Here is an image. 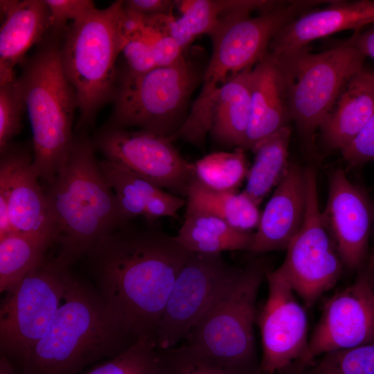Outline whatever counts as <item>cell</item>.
<instances>
[{"label": "cell", "mask_w": 374, "mask_h": 374, "mask_svg": "<svg viewBox=\"0 0 374 374\" xmlns=\"http://www.w3.org/2000/svg\"><path fill=\"white\" fill-rule=\"evenodd\" d=\"M193 252L175 236L130 223L86 254L96 291L136 340L156 333L172 285Z\"/></svg>", "instance_id": "obj_1"}, {"label": "cell", "mask_w": 374, "mask_h": 374, "mask_svg": "<svg viewBox=\"0 0 374 374\" xmlns=\"http://www.w3.org/2000/svg\"><path fill=\"white\" fill-rule=\"evenodd\" d=\"M87 136H74L66 164L44 188L55 227V258L69 266L103 238L130 223Z\"/></svg>", "instance_id": "obj_2"}, {"label": "cell", "mask_w": 374, "mask_h": 374, "mask_svg": "<svg viewBox=\"0 0 374 374\" xmlns=\"http://www.w3.org/2000/svg\"><path fill=\"white\" fill-rule=\"evenodd\" d=\"M136 341L96 290L73 275L50 329L20 364V374H79Z\"/></svg>", "instance_id": "obj_3"}, {"label": "cell", "mask_w": 374, "mask_h": 374, "mask_svg": "<svg viewBox=\"0 0 374 374\" xmlns=\"http://www.w3.org/2000/svg\"><path fill=\"white\" fill-rule=\"evenodd\" d=\"M29 118L33 165L46 186L66 164L72 148L75 91L61 64L57 44H45L26 64L19 78Z\"/></svg>", "instance_id": "obj_4"}, {"label": "cell", "mask_w": 374, "mask_h": 374, "mask_svg": "<svg viewBox=\"0 0 374 374\" xmlns=\"http://www.w3.org/2000/svg\"><path fill=\"white\" fill-rule=\"evenodd\" d=\"M268 271L260 259L237 268L192 328L186 344L223 368L260 370L254 322L258 290Z\"/></svg>", "instance_id": "obj_5"}, {"label": "cell", "mask_w": 374, "mask_h": 374, "mask_svg": "<svg viewBox=\"0 0 374 374\" xmlns=\"http://www.w3.org/2000/svg\"><path fill=\"white\" fill-rule=\"evenodd\" d=\"M123 1L95 8L73 21L60 47L64 73L73 87L80 113L76 130L93 125L100 109L113 100L118 78L116 62L125 39L121 28Z\"/></svg>", "instance_id": "obj_6"}, {"label": "cell", "mask_w": 374, "mask_h": 374, "mask_svg": "<svg viewBox=\"0 0 374 374\" xmlns=\"http://www.w3.org/2000/svg\"><path fill=\"white\" fill-rule=\"evenodd\" d=\"M202 68L186 51L174 64L143 73L118 75L108 126L140 130L170 139L186 120L191 95L202 82Z\"/></svg>", "instance_id": "obj_7"}, {"label": "cell", "mask_w": 374, "mask_h": 374, "mask_svg": "<svg viewBox=\"0 0 374 374\" xmlns=\"http://www.w3.org/2000/svg\"><path fill=\"white\" fill-rule=\"evenodd\" d=\"M271 56V55H270ZM281 72L291 120L308 145L366 56L346 42L321 53L306 48L274 57Z\"/></svg>", "instance_id": "obj_8"}, {"label": "cell", "mask_w": 374, "mask_h": 374, "mask_svg": "<svg viewBox=\"0 0 374 374\" xmlns=\"http://www.w3.org/2000/svg\"><path fill=\"white\" fill-rule=\"evenodd\" d=\"M327 0L283 1L255 17L242 16L217 27L208 36L212 53L200 93L189 114L197 113L214 91L242 71L252 68L268 53L277 33L301 15Z\"/></svg>", "instance_id": "obj_9"}, {"label": "cell", "mask_w": 374, "mask_h": 374, "mask_svg": "<svg viewBox=\"0 0 374 374\" xmlns=\"http://www.w3.org/2000/svg\"><path fill=\"white\" fill-rule=\"evenodd\" d=\"M73 274L55 257L45 258L10 292L0 309L1 354L19 365L45 336Z\"/></svg>", "instance_id": "obj_10"}, {"label": "cell", "mask_w": 374, "mask_h": 374, "mask_svg": "<svg viewBox=\"0 0 374 374\" xmlns=\"http://www.w3.org/2000/svg\"><path fill=\"white\" fill-rule=\"evenodd\" d=\"M305 170L307 204L304 220L277 270L305 303L311 306L336 284L344 265L319 209L316 170L312 167Z\"/></svg>", "instance_id": "obj_11"}, {"label": "cell", "mask_w": 374, "mask_h": 374, "mask_svg": "<svg viewBox=\"0 0 374 374\" xmlns=\"http://www.w3.org/2000/svg\"><path fill=\"white\" fill-rule=\"evenodd\" d=\"M172 141L152 132L105 125L93 141L105 159L116 163L160 188L186 197L195 177L193 163Z\"/></svg>", "instance_id": "obj_12"}, {"label": "cell", "mask_w": 374, "mask_h": 374, "mask_svg": "<svg viewBox=\"0 0 374 374\" xmlns=\"http://www.w3.org/2000/svg\"><path fill=\"white\" fill-rule=\"evenodd\" d=\"M237 267L221 253H193L176 278L156 333L158 348L186 339L209 304Z\"/></svg>", "instance_id": "obj_13"}, {"label": "cell", "mask_w": 374, "mask_h": 374, "mask_svg": "<svg viewBox=\"0 0 374 374\" xmlns=\"http://www.w3.org/2000/svg\"><path fill=\"white\" fill-rule=\"evenodd\" d=\"M374 341V289L371 271L362 269L356 280L325 305L307 349L287 374H301L317 356Z\"/></svg>", "instance_id": "obj_14"}, {"label": "cell", "mask_w": 374, "mask_h": 374, "mask_svg": "<svg viewBox=\"0 0 374 374\" xmlns=\"http://www.w3.org/2000/svg\"><path fill=\"white\" fill-rule=\"evenodd\" d=\"M0 152V238L17 231L53 245L54 224L33 156L11 144Z\"/></svg>", "instance_id": "obj_15"}, {"label": "cell", "mask_w": 374, "mask_h": 374, "mask_svg": "<svg viewBox=\"0 0 374 374\" xmlns=\"http://www.w3.org/2000/svg\"><path fill=\"white\" fill-rule=\"evenodd\" d=\"M266 278L268 297L256 319L262 340L260 368L264 374H285L307 349V314L277 269L269 270Z\"/></svg>", "instance_id": "obj_16"}, {"label": "cell", "mask_w": 374, "mask_h": 374, "mask_svg": "<svg viewBox=\"0 0 374 374\" xmlns=\"http://www.w3.org/2000/svg\"><path fill=\"white\" fill-rule=\"evenodd\" d=\"M251 69L242 71L216 89L197 113L188 116L171 140L183 139L202 145L209 132L217 143L240 148L251 118Z\"/></svg>", "instance_id": "obj_17"}, {"label": "cell", "mask_w": 374, "mask_h": 374, "mask_svg": "<svg viewBox=\"0 0 374 374\" xmlns=\"http://www.w3.org/2000/svg\"><path fill=\"white\" fill-rule=\"evenodd\" d=\"M326 206L321 213L344 265L361 269L366 259L373 224V210L363 191L353 184L341 169L335 170L329 182Z\"/></svg>", "instance_id": "obj_18"}, {"label": "cell", "mask_w": 374, "mask_h": 374, "mask_svg": "<svg viewBox=\"0 0 374 374\" xmlns=\"http://www.w3.org/2000/svg\"><path fill=\"white\" fill-rule=\"evenodd\" d=\"M307 204L305 168L289 163L260 215L249 251L287 249L299 231Z\"/></svg>", "instance_id": "obj_19"}, {"label": "cell", "mask_w": 374, "mask_h": 374, "mask_svg": "<svg viewBox=\"0 0 374 374\" xmlns=\"http://www.w3.org/2000/svg\"><path fill=\"white\" fill-rule=\"evenodd\" d=\"M374 24V1L334 0L321 9L312 10L282 28L270 43L268 54L274 57L306 48L313 40L334 33Z\"/></svg>", "instance_id": "obj_20"}, {"label": "cell", "mask_w": 374, "mask_h": 374, "mask_svg": "<svg viewBox=\"0 0 374 374\" xmlns=\"http://www.w3.org/2000/svg\"><path fill=\"white\" fill-rule=\"evenodd\" d=\"M290 120L283 76L276 61L267 53L251 71V118L240 148L252 150L288 125Z\"/></svg>", "instance_id": "obj_21"}, {"label": "cell", "mask_w": 374, "mask_h": 374, "mask_svg": "<svg viewBox=\"0 0 374 374\" xmlns=\"http://www.w3.org/2000/svg\"><path fill=\"white\" fill-rule=\"evenodd\" d=\"M374 114V71L364 67L346 83L319 129L328 148L340 151Z\"/></svg>", "instance_id": "obj_22"}, {"label": "cell", "mask_w": 374, "mask_h": 374, "mask_svg": "<svg viewBox=\"0 0 374 374\" xmlns=\"http://www.w3.org/2000/svg\"><path fill=\"white\" fill-rule=\"evenodd\" d=\"M51 30L45 0L19 1L0 29V84L15 78L14 68Z\"/></svg>", "instance_id": "obj_23"}, {"label": "cell", "mask_w": 374, "mask_h": 374, "mask_svg": "<svg viewBox=\"0 0 374 374\" xmlns=\"http://www.w3.org/2000/svg\"><path fill=\"white\" fill-rule=\"evenodd\" d=\"M253 232L238 230L222 219L203 213H185L184 221L175 236L193 253L217 254L224 251H249Z\"/></svg>", "instance_id": "obj_24"}, {"label": "cell", "mask_w": 374, "mask_h": 374, "mask_svg": "<svg viewBox=\"0 0 374 374\" xmlns=\"http://www.w3.org/2000/svg\"><path fill=\"white\" fill-rule=\"evenodd\" d=\"M186 213H203L225 221L233 228L252 232L257 229L261 213L258 206L243 191H217L206 188L195 178L186 197Z\"/></svg>", "instance_id": "obj_25"}, {"label": "cell", "mask_w": 374, "mask_h": 374, "mask_svg": "<svg viewBox=\"0 0 374 374\" xmlns=\"http://www.w3.org/2000/svg\"><path fill=\"white\" fill-rule=\"evenodd\" d=\"M280 1L267 0H184L176 1L179 18L195 39L209 35L222 24L234 18L261 12L277 6Z\"/></svg>", "instance_id": "obj_26"}, {"label": "cell", "mask_w": 374, "mask_h": 374, "mask_svg": "<svg viewBox=\"0 0 374 374\" xmlns=\"http://www.w3.org/2000/svg\"><path fill=\"white\" fill-rule=\"evenodd\" d=\"M291 128L287 125L256 145L255 159L249 168L243 192L258 206L281 179L289 163Z\"/></svg>", "instance_id": "obj_27"}, {"label": "cell", "mask_w": 374, "mask_h": 374, "mask_svg": "<svg viewBox=\"0 0 374 374\" xmlns=\"http://www.w3.org/2000/svg\"><path fill=\"white\" fill-rule=\"evenodd\" d=\"M52 246L46 239L17 231L0 238V292L11 291Z\"/></svg>", "instance_id": "obj_28"}, {"label": "cell", "mask_w": 374, "mask_h": 374, "mask_svg": "<svg viewBox=\"0 0 374 374\" xmlns=\"http://www.w3.org/2000/svg\"><path fill=\"white\" fill-rule=\"evenodd\" d=\"M193 167L195 179L217 191H235L249 170L244 150L240 148L208 154L196 161Z\"/></svg>", "instance_id": "obj_29"}, {"label": "cell", "mask_w": 374, "mask_h": 374, "mask_svg": "<svg viewBox=\"0 0 374 374\" xmlns=\"http://www.w3.org/2000/svg\"><path fill=\"white\" fill-rule=\"evenodd\" d=\"M84 374H160L156 342L140 338L127 350Z\"/></svg>", "instance_id": "obj_30"}, {"label": "cell", "mask_w": 374, "mask_h": 374, "mask_svg": "<svg viewBox=\"0 0 374 374\" xmlns=\"http://www.w3.org/2000/svg\"><path fill=\"white\" fill-rule=\"evenodd\" d=\"M301 374H374V341L327 352Z\"/></svg>", "instance_id": "obj_31"}, {"label": "cell", "mask_w": 374, "mask_h": 374, "mask_svg": "<svg viewBox=\"0 0 374 374\" xmlns=\"http://www.w3.org/2000/svg\"><path fill=\"white\" fill-rule=\"evenodd\" d=\"M160 374H264L262 370L238 371L212 363L186 344L168 349L158 348Z\"/></svg>", "instance_id": "obj_32"}, {"label": "cell", "mask_w": 374, "mask_h": 374, "mask_svg": "<svg viewBox=\"0 0 374 374\" xmlns=\"http://www.w3.org/2000/svg\"><path fill=\"white\" fill-rule=\"evenodd\" d=\"M99 163L125 217L128 220L139 216L145 217L142 195L134 181L132 172L105 159Z\"/></svg>", "instance_id": "obj_33"}, {"label": "cell", "mask_w": 374, "mask_h": 374, "mask_svg": "<svg viewBox=\"0 0 374 374\" xmlns=\"http://www.w3.org/2000/svg\"><path fill=\"white\" fill-rule=\"evenodd\" d=\"M25 111L19 78L0 84V152L21 130Z\"/></svg>", "instance_id": "obj_34"}, {"label": "cell", "mask_w": 374, "mask_h": 374, "mask_svg": "<svg viewBox=\"0 0 374 374\" xmlns=\"http://www.w3.org/2000/svg\"><path fill=\"white\" fill-rule=\"evenodd\" d=\"M145 205V218L148 222L163 217H175L186 205L183 197L167 192L132 172Z\"/></svg>", "instance_id": "obj_35"}, {"label": "cell", "mask_w": 374, "mask_h": 374, "mask_svg": "<svg viewBox=\"0 0 374 374\" xmlns=\"http://www.w3.org/2000/svg\"><path fill=\"white\" fill-rule=\"evenodd\" d=\"M50 10L51 30L55 35L66 30L68 20L75 21L96 8L89 0H45Z\"/></svg>", "instance_id": "obj_36"}, {"label": "cell", "mask_w": 374, "mask_h": 374, "mask_svg": "<svg viewBox=\"0 0 374 374\" xmlns=\"http://www.w3.org/2000/svg\"><path fill=\"white\" fill-rule=\"evenodd\" d=\"M138 34L150 44L158 67L172 65L186 51L172 37L150 26Z\"/></svg>", "instance_id": "obj_37"}, {"label": "cell", "mask_w": 374, "mask_h": 374, "mask_svg": "<svg viewBox=\"0 0 374 374\" xmlns=\"http://www.w3.org/2000/svg\"><path fill=\"white\" fill-rule=\"evenodd\" d=\"M121 53L128 72L143 73L158 67L150 44L139 34L125 39Z\"/></svg>", "instance_id": "obj_38"}, {"label": "cell", "mask_w": 374, "mask_h": 374, "mask_svg": "<svg viewBox=\"0 0 374 374\" xmlns=\"http://www.w3.org/2000/svg\"><path fill=\"white\" fill-rule=\"evenodd\" d=\"M341 152L352 166L374 161V114L362 131Z\"/></svg>", "instance_id": "obj_39"}, {"label": "cell", "mask_w": 374, "mask_h": 374, "mask_svg": "<svg viewBox=\"0 0 374 374\" xmlns=\"http://www.w3.org/2000/svg\"><path fill=\"white\" fill-rule=\"evenodd\" d=\"M124 7L142 16L172 15L176 1L171 0H128Z\"/></svg>", "instance_id": "obj_40"}, {"label": "cell", "mask_w": 374, "mask_h": 374, "mask_svg": "<svg viewBox=\"0 0 374 374\" xmlns=\"http://www.w3.org/2000/svg\"><path fill=\"white\" fill-rule=\"evenodd\" d=\"M345 42L355 47L366 57H370L374 60V24L364 32H356Z\"/></svg>", "instance_id": "obj_41"}, {"label": "cell", "mask_w": 374, "mask_h": 374, "mask_svg": "<svg viewBox=\"0 0 374 374\" xmlns=\"http://www.w3.org/2000/svg\"><path fill=\"white\" fill-rule=\"evenodd\" d=\"M19 1L16 0H1L0 1V10L1 19L5 18L12 12L14 8L16 6Z\"/></svg>", "instance_id": "obj_42"}, {"label": "cell", "mask_w": 374, "mask_h": 374, "mask_svg": "<svg viewBox=\"0 0 374 374\" xmlns=\"http://www.w3.org/2000/svg\"><path fill=\"white\" fill-rule=\"evenodd\" d=\"M0 374H18L11 362L2 355L0 358Z\"/></svg>", "instance_id": "obj_43"}, {"label": "cell", "mask_w": 374, "mask_h": 374, "mask_svg": "<svg viewBox=\"0 0 374 374\" xmlns=\"http://www.w3.org/2000/svg\"><path fill=\"white\" fill-rule=\"evenodd\" d=\"M370 269L371 271L372 281H373V289H374V252L371 258Z\"/></svg>", "instance_id": "obj_44"}, {"label": "cell", "mask_w": 374, "mask_h": 374, "mask_svg": "<svg viewBox=\"0 0 374 374\" xmlns=\"http://www.w3.org/2000/svg\"><path fill=\"white\" fill-rule=\"evenodd\" d=\"M373 240H374V204L373 206Z\"/></svg>", "instance_id": "obj_45"}]
</instances>
